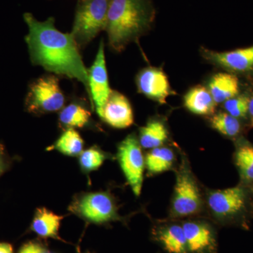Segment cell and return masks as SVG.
Returning <instances> with one entry per match:
<instances>
[{"label":"cell","instance_id":"6da1fadb","mask_svg":"<svg viewBox=\"0 0 253 253\" xmlns=\"http://www.w3.org/2000/svg\"><path fill=\"white\" fill-rule=\"evenodd\" d=\"M23 18L28 27L26 42L33 64L50 73L77 80L89 94L88 70L72 35L55 27L53 17L39 21L33 14L26 13Z\"/></svg>","mask_w":253,"mask_h":253},{"label":"cell","instance_id":"7a4b0ae2","mask_svg":"<svg viewBox=\"0 0 253 253\" xmlns=\"http://www.w3.org/2000/svg\"><path fill=\"white\" fill-rule=\"evenodd\" d=\"M154 18L151 0H109L105 31L110 47L121 52L149 31Z\"/></svg>","mask_w":253,"mask_h":253},{"label":"cell","instance_id":"3957f363","mask_svg":"<svg viewBox=\"0 0 253 253\" xmlns=\"http://www.w3.org/2000/svg\"><path fill=\"white\" fill-rule=\"evenodd\" d=\"M109 4V0H80L71 33L78 47H84L106 30Z\"/></svg>","mask_w":253,"mask_h":253},{"label":"cell","instance_id":"277c9868","mask_svg":"<svg viewBox=\"0 0 253 253\" xmlns=\"http://www.w3.org/2000/svg\"><path fill=\"white\" fill-rule=\"evenodd\" d=\"M65 102L59 79L54 75H49L38 78L30 84L25 106L28 112L41 115L61 111Z\"/></svg>","mask_w":253,"mask_h":253},{"label":"cell","instance_id":"5b68a950","mask_svg":"<svg viewBox=\"0 0 253 253\" xmlns=\"http://www.w3.org/2000/svg\"><path fill=\"white\" fill-rule=\"evenodd\" d=\"M68 210L93 224H102L118 219L116 202L112 196L106 191L78 195L74 198Z\"/></svg>","mask_w":253,"mask_h":253},{"label":"cell","instance_id":"8992f818","mask_svg":"<svg viewBox=\"0 0 253 253\" xmlns=\"http://www.w3.org/2000/svg\"><path fill=\"white\" fill-rule=\"evenodd\" d=\"M210 210L221 221H235L244 217L249 204V194L243 186L216 190L208 197Z\"/></svg>","mask_w":253,"mask_h":253},{"label":"cell","instance_id":"52a82bcc","mask_svg":"<svg viewBox=\"0 0 253 253\" xmlns=\"http://www.w3.org/2000/svg\"><path fill=\"white\" fill-rule=\"evenodd\" d=\"M118 160L126 181L136 196L142 189L146 163L141 146L134 134H129L118 148Z\"/></svg>","mask_w":253,"mask_h":253},{"label":"cell","instance_id":"ba28073f","mask_svg":"<svg viewBox=\"0 0 253 253\" xmlns=\"http://www.w3.org/2000/svg\"><path fill=\"white\" fill-rule=\"evenodd\" d=\"M202 205L199 186L186 168L178 173L171 211L174 217H184L199 212Z\"/></svg>","mask_w":253,"mask_h":253},{"label":"cell","instance_id":"9c48e42d","mask_svg":"<svg viewBox=\"0 0 253 253\" xmlns=\"http://www.w3.org/2000/svg\"><path fill=\"white\" fill-rule=\"evenodd\" d=\"M201 51L203 57L208 62L233 74L253 76V45L224 52L203 47Z\"/></svg>","mask_w":253,"mask_h":253},{"label":"cell","instance_id":"30bf717a","mask_svg":"<svg viewBox=\"0 0 253 253\" xmlns=\"http://www.w3.org/2000/svg\"><path fill=\"white\" fill-rule=\"evenodd\" d=\"M88 73L91 103L94 104L96 112L99 116L112 91L109 86L103 41L100 42L96 59Z\"/></svg>","mask_w":253,"mask_h":253},{"label":"cell","instance_id":"8fae6325","mask_svg":"<svg viewBox=\"0 0 253 253\" xmlns=\"http://www.w3.org/2000/svg\"><path fill=\"white\" fill-rule=\"evenodd\" d=\"M136 83L139 92L161 104H166L168 96L173 93L167 76L159 68L141 70L136 76Z\"/></svg>","mask_w":253,"mask_h":253},{"label":"cell","instance_id":"7c38bea8","mask_svg":"<svg viewBox=\"0 0 253 253\" xmlns=\"http://www.w3.org/2000/svg\"><path fill=\"white\" fill-rule=\"evenodd\" d=\"M99 116L116 129H126L134 123V114L129 100L117 91H111Z\"/></svg>","mask_w":253,"mask_h":253},{"label":"cell","instance_id":"4fadbf2b","mask_svg":"<svg viewBox=\"0 0 253 253\" xmlns=\"http://www.w3.org/2000/svg\"><path fill=\"white\" fill-rule=\"evenodd\" d=\"M190 253H214L215 235L212 228L199 221H186L182 224Z\"/></svg>","mask_w":253,"mask_h":253},{"label":"cell","instance_id":"5bb4252c","mask_svg":"<svg viewBox=\"0 0 253 253\" xmlns=\"http://www.w3.org/2000/svg\"><path fill=\"white\" fill-rule=\"evenodd\" d=\"M208 89L216 104H223L239 95V78L231 73H217L210 80Z\"/></svg>","mask_w":253,"mask_h":253},{"label":"cell","instance_id":"9a60e30c","mask_svg":"<svg viewBox=\"0 0 253 253\" xmlns=\"http://www.w3.org/2000/svg\"><path fill=\"white\" fill-rule=\"evenodd\" d=\"M154 237L168 253H190L182 225L163 226L156 231Z\"/></svg>","mask_w":253,"mask_h":253},{"label":"cell","instance_id":"2e32d148","mask_svg":"<svg viewBox=\"0 0 253 253\" xmlns=\"http://www.w3.org/2000/svg\"><path fill=\"white\" fill-rule=\"evenodd\" d=\"M184 104L190 112L199 116H212L217 106L207 88L201 85L191 88L186 93Z\"/></svg>","mask_w":253,"mask_h":253},{"label":"cell","instance_id":"e0dca14e","mask_svg":"<svg viewBox=\"0 0 253 253\" xmlns=\"http://www.w3.org/2000/svg\"><path fill=\"white\" fill-rule=\"evenodd\" d=\"M63 218L46 208H38L32 221V230L41 237L60 240L59 228Z\"/></svg>","mask_w":253,"mask_h":253},{"label":"cell","instance_id":"ac0fdd59","mask_svg":"<svg viewBox=\"0 0 253 253\" xmlns=\"http://www.w3.org/2000/svg\"><path fill=\"white\" fill-rule=\"evenodd\" d=\"M168 138V131L164 123L151 121L141 128L139 141L141 147L153 149L162 146Z\"/></svg>","mask_w":253,"mask_h":253},{"label":"cell","instance_id":"d6986e66","mask_svg":"<svg viewBox=\"0 0 253 253\" xmlns=\"http://www.w3.org/2000/svg\"><path fill=\"white\" fill-rule=\"evenodd\" d=\"M174 155L169 148L160 147L151 149L145 158L146 169L150 174H160L169 170L174 164Z\"/></svg>","mask_w":253,"mask_h":253},{"label":"cell","instance_id":"ffe728a7","mask_svg":"<svg viewBox=\"0 0 253 253\" xmlns=\"http://www.w3.org/2000/svg\"><path fill=\"white\" fill-rule=\"evenodd\" d=\"M83 148L84 141L80 133L76 129L68 128L48 150H56L65 156L76 157L83 152Z\"/></svg>","mask_w":253,"mask_h":253},{"label":"cell","instance_id":"44dd1931","mask_svg":"<svg viewBox=\"0 0 253 253\" xmlns=\"http://www.w3.org/2000/svg\"><path fill=\"white\" fill-rule=\"evenodd\" d=\"M235 163L243 181L253 182V145L241 140L236 146Z\"/></svg>","mask_w":253,"mask_h":253},{"label":"cell","instance_id":"7402d4cb","mask_svg":"<svg viewBox=\"0 0 253 253\" xmlns=\"http://www.w3.org/2000/svg\"><path fill=\"white\" fill-rule=\"evenodd\" d=\"M91 112L79 104H71L63 107L59 113V121L67 128H83L89 123Z\"/></svg>","mask_w":253,"mask_h":253},{"label":"cell","instance_id":"603a6c76","mask_svg":"<svg viewBox=\"0 0 253 253\" xmlns=\"http://www.w3.org/2000/svg\"><path fill=\"white\" fill-rule=\"evenodd\" d=\"M210 123L213 129L228 137H236L239 135L242 129L239 119L226 112L214 113L210 119Z\"/></svg>","mask_w":253,"mask_h":253},{"label":"cell","instance_id":"cb8c5ba5","mask_svg":"<svg viewBox=\"0 0 253 253\" xmlns=\"http://www.w3.org/2000/svg\"><path fill=\"white\" fill-rule=\"evenodd\" d=\"M106 155L96 146L84 150L79 156V163L84 172L89 173L99 169L106 161Z\"/></svg>","mask_w":253,"mask_h":253},{"label":"cell","instance_id":"d4e9b609","mask_svg":"<svg viewBox=\"0 0 253 253\" xmlns=\"http://www.w3.org/2000/svg\"><path fill=\"white\" fill-rule=\"evenodd\" d=\"M249 96L237 95L223 103L226 112L238 119L249 117Z\"/></svg>","mask_w":253,"mask_h":253},{"label":"cell","instance_id":"484cf974","mask_svg":"<svg viewBox=\"0 0 253 253\" xmlns=\"http://www.w3.org/2000/svg\"><path fill=\"white\" fill-rule=\"evenodd\" d=\"M11 164V159L4 145L0 143V176L9 170Z\"/></svg>","mask_w":253,"mask_h":253},{"label":"cell","instance_id":"4316f807","mask_svg":"<svg viewBox=\"0 0 253 253\" xmlns=\"http://www.w3.org/2000/svg\"><path fill=\"white\" fill-rule=\"evenodd\" d=\"M44 248L36 242H28L23 245L18 253H45Z\"/></svg>","mask_w":253,"mask_h":253},{"label":"cell","instance_id":"83f0119b","mask_svg":"<svg viewBox=\"0 0 253 253\" xmlns=\"http://www.w3.org/2000/svg\"><path fill=\"white\" fill-rule=\"evenodd\" d=\"M0 253H14L12 246L8 243H0Z\"/></svg>","mask_w":253,"mask_h":253},{"label":"cell","instance_id":"f1b7e54d","mask_svg":"<svg viewBox=\"0 0 253 253\" xmlns=\"http://www.w3.org/2000/svg\"><path fill=\"white\" fill-rule=\"evenodd\" d=\"M249 118L250 119V124L253 127V94L249 97Z\"/></svg>","mask_w":253,"mask_h":253},{"label":"cell","instance_id":"f546056e","mask_svg":"<svg viewBox=\"0 0 253 253\" xmlns=\"http://www.w3.org/2000/svg\"><path fill=\"white\" fill-rule=\"evenodd\" d=\"M47 253V252H46V253Z\"/></svg>","mask_w":253,"mask_h":253}]
</instances>
